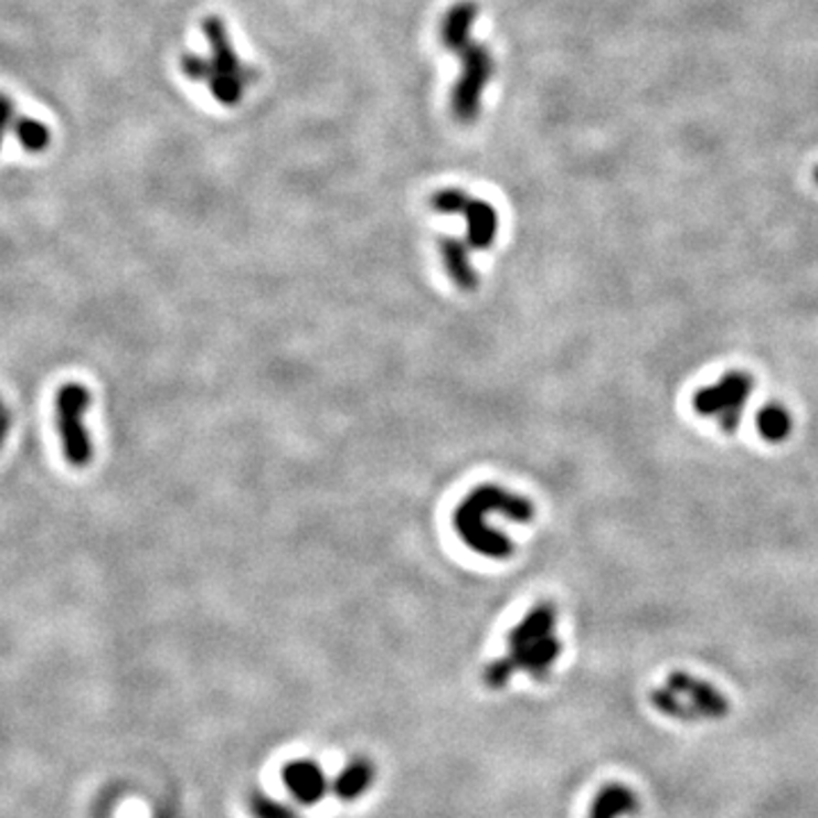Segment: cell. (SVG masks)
<instances>
[{
    "mask_svg": "<svg viewBox=\"0 0 818 818\" xmlns=\"http://www.w3.org/2000/svg\"><path fill=\"white\" fill-rule=\"evenodd\" d=\"M534 519L530 498L498 485H480L466 496L453 517V525L466 549L487 560H504L514 553V541L504 523L525 525Z\"/></svg>",
    "mask_w": 818,
    "mask_h": 818,
    "instance_id": "1",
    "label": "cell"
},
{
    "mask_svg": "<svg viewBox=\"0 0 818 818\" xmlns=\"http://www.w3.org/2000/svg\"><path fill=\"white\" fill-rule=\"evenodd\" d=\"M560 655L562 641L557 637V612L551 603H539L508 635V650L491 661L482 678L493 689L504 687L517 673L545 680Z\"/></svg>",
    "mask_w": 818,
    "mask_h": 818,
    "instance_id": "2",
    "label": "cell"
},
{
    "mask_svg": "<svg viewBox=\"0 0 818 818\" xmlns=\"http://www.w3.org/2000/svg\"><path fill=\"white\" fill-rule=\"evenodd\" d=\"M433 210L439 214H461L466 221L464 242L453 237L442 240V257L448 270V278L461 289L474 291L478 287V273L471 262V251H485L493 246L498 232V214L493 205L482 199H471L461 189H444L435 193L431 201Z\"/></svg>",
    "mask_w": 818,
    "mask_h": 818,
    "instance_id": "3",
    "label": "cell"
},
{
    "mask_svg": "<svg viewBox=\"0 0 818 818\" xmlns=\"http://www.w3.org/2000/svg\"><path fill=\"white\" fill-rule=\"evenodd\" d=\"M650 703L659 714L680 723L721 721L730 714V698L716 684L687 671H673L665 684L652 689Z\"/></svg>",
    "mask_w": 818,
    "mask_h": 818,
    "instance_id": "4",
    "label": "cell"
},
{
    "mask_svg": "<svg viewBox=\"0 0 818 818\" xmlns=\"http://www.w3.org/2000/svg\"><path fill=\"white\" fill-rule=\"evenodd\" d=\"M92 392L81 382L60 386L55 399V421L64 459L73 469H85L94 461V439L85 425V412L92 407Z\"/></svg>",
    "mask_w": 818,
    "mask_h": 818,
    "instance_id": "5",
    "label": "cell"
},
{
    "mask_svg": "<svg viewBox=\"0 0 818 818\" xmlns=\"http://www.w3.org/2000/svg\"><path fill=\"white\" fill-rule=\"evenodd\" d=\"M755 378L746 371H730L714 384L700 389L693 396L695 414L719 423L723 433L732 435L742 425V414L753 396Z\"/></svg>",
    "mask_w": 818,
    "mask_h": 818,
    "instance_id": "6",
    "label": "cell"
},
{
    "mask_svg": "<svg viewBox=\"0 0 818 818\" xmlns=\"http://www.w3.org/2000/svg\"><path fill=\"white\" fill-rule=\"evenodd\" d=\"M203 30L208 34V42L212 49V75H210V89L212 96L223 105H237L242 100L244 85L255 77V71L244 68L230 46V39L225 32V25L219 17H208L203 23Z\"/></svg>",
    "mask_w": 818,
    "mask_h": 818,
    "instance_id": "7",
    "label": "cell"
},
{
    "mask_svg": "<svg viewBox=\"0 0 818 818\" xmlns=\"http://www.w3.org/2000/svg\"><path fill=\"white\" fill-rule=\"evenodd\" d=\"M459 53H461V62H464V73L459 77V83L455 85L450 105H453V116L457 121L471 124L478 116L482 92H485L487 83L491 81L493 60L487 53V49H482L478 44L464 46Z\"/></svg>",
    "mask_w": 818,
    "mask_h": 818,
    "instance_id": "8",
    "label": "cell"
},
{
    "mask_svg": "<svg viewBox=\"0 0 818 818\" xmlns=\"http://www.w3.org/2000/svg\"><path fill=\"white\" fill-rule=\"evenodd\" d=\"M283 783L291 798L300 805H317L328 794V777L311 759H294L283 771Z\"/></svg>",
    "mask_w": 818,
    "mask_h": 818,
    "instance_id": "9",
    "label": "cell"
},
{
    "mask_svg": "<svg viewBox=\"0 0 818 818\" xmlns=\"http://www.w3.org/2000/svg\"><path fill=\"white\" fill-rule=\"evenodd\" d=\"M639 809L641 803L635 789H630L628 785L614 783L596 794L589 807V818H630L639 814Z\"/></svg>",
    "mask_w": 818,
    "mask_h": 818,
    "instance_id": "10",
    "label": "cell"
},
{
    "mask_svg": "<svg viewBox=\"0 0 818 818\" xmlns=\"http://www.w3.org/2000/svg\"><path fill=\"white\" fill-rule=\"evenodd\" d=\"M476 17H478V8L476 3H469V0H464V3L455 6L446 19H444V25H442V39H444V46L459 53L464 46H469V32L476 23Z\"/></svg>",
    "mask_w": 818,
    "mask_h": 818,
    "instance_id": "11",
    "label": "cell"
},
{
    "mask_svg": "<svg viewBox=\"0 0 818 818\" xmlns=\"http://www.w3.org/2000/svg\"><path fill=\"white\" fill-rule=\"evenodd\" d=\"M373 777H375V768L369 759H353L334 777L332 789L341 800L353 803L371 789Z\"/></svg>",
    "mask_w": 818,
    "mask_h": 818,
    "instance_id": "12",
    "label": "cell"
},
{
    "mask_svg": "<svg viewBox=\"0 0 818 818\" xmlns=\"http://www.w3.org/2000/svg\"><path fill=\"white\" fill-rule=\"evenodd\" d=\"M757 433L768 444H783L789 439L794 431V418L792 412L780 403H768L757 412L755 418Z\"/></svg>",
    "mask_w": 818,
    "mask_h": 818,
    "instance_id": "13",
    "label": "cell"
},
{
    "mask_svg": "<svg viewBox=\"0 0 818 818\" xmlns=\"http://www.w3.org/2000/svg\"><path fill=\"white\" fill-rule=\"evenodd\" d=\"M14 135L28 152H44L51 144V132L42 121L34 119H17Z\"/></svg>",
    "mask_w": 818,
    "mask_h": 818,
    "instance_id": "14",
    "label": "cell"
},
{
    "mask_svg": "<svg viewBox=\"0 0 818 818\" xmlns=\"http://www.w3.org/2000/svg\"><path fill=\"white\" fill-rule=\"evenodd\" d=\"M248 807L253 818H298V811L291 805L266 794H253Z\"/></svg>",
    "mask_w": 818,
    "mask_h": 818,
    "instance_id": "15",
    "label": "cell"
},
{
    "mask_svg": "<svg viewBox=\"0 0 818 818\" xmlns=\"http://www.w3.org/2000/svg\"><path fill=\"white\" fill-rule=\"evenodd\" d=\"M180 66H182V71H184V75L189 77V81H210V75H212V62L203 60L196 53L182 55Z\"/></svg>",
    "mask_w": 818,
    "mask_h": 818,
    "instance_id": "16",
    "label": "cell"
},
{
    "mask_svg": "<svg viewBox=\"0 0 818 818\" xmlns=\"http://www.w3.org/2000/svg\"><path fill=\"white\" fill-rule=\"evenodd\" d=\"M14 124V105L8 96L0 94V148H3V139Z\"/></svg>",
    "mask_w": 818,
    "mask_h": 818,
    "instance_id": "17",
    "label": "cell"
},
{
    "mask_svg": "<svg viewBox=\"0 0 818 818\" xmlns=\"http://www.w3.org/2000/svg\"><path fill=\"white\" fill-rule=\"evenodd\" d=\"M8 433H10V412L6 410L3 403H0V448H3Z\"/></svg>",
    "mask_w": 818,
    "mask_h": 818,
    "instance_id": "18",
    "label": "cell"
},
{
    "mask_svg": "<svg viewBox=\"0 0 818 818\" xmlns=\"http://www.w3.org/2000/svg\"><path fill=\"white\" fill-rule=\"evenodd\" d=\"M814 182H816V184H818V167H816V169H814Z\"/></svg>",
    "mask_w": 818,
    "mask_h": 818,
    "instance_id": "19",
    "label": "cell"
}]
</instances>
